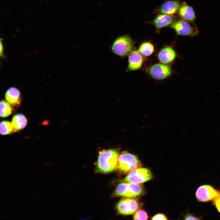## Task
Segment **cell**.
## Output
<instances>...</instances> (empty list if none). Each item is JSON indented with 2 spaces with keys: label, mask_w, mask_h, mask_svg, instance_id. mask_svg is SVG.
<instances>
[{
  "label": "cell",
  "mask_w": 220,
  "mask_h": 220,
  "mask_svg": "<svg viewBox=\"0 0 220 220\" xmlns=\"http://www.w3.org/2000/svg\"><path fill=\"white\" fill-rule=\"evenodd\" d=\"M119 151L117 149H104L99 152L96 167L102 173H108L117 168Z\"/></svg>",
  "instance_id": "obj_1"
},
{
  "label": "cell",
  "mask_w": 220,
  "mask_h": 220,
  "mask_svg": "<svg viewBox=\"0 0 220 220\" xmlns=\"http://www.w3.org/2000/svg\"><path fill=\"white\" fill-rule=\"evenodd\" d=\"M134 42L130 36L123 35L118 37L114 41L111 49L117 55L124 57L129 55L132 51Z\"/></svg>",
  "instance_id": "obj_2"
},
{
  "label": "cell",
  "mask_w": 220,
  "mask_h": 220,
  "mask_svg": "<svg viewBox=\"0 0 220 220\" xmlns=\"http://www.w3.org/2000/svg\"><path fill=\"white\" fill-rule=\"evenodd\" d=\"M141 166V163L135 155L127 151H124L119 155L117 168L122 173H128Z\"/></svg>",
  "instance_id": "obj_3"
},
{
  "label": "cell",
  "mask_w": 220,
  "mask_h": 220,
  "mask_svg": "<svg viewBox=\"0 0 220 220\" xmlns=\"http://www.w3.org/2000/svg\"><path fill=\"white\" fill-rule=\"evenodd\" d=\"M190 23L181 19L175 20L170 27L175 30L178 35L193 37L198 34L199 31L196 27Z\"/></svg>",
  "instance_id": "obj_4"
},
{
  "label": "cell",
  "mask_w": 220,
  "mask_h": 220,
  "mask_svg": "<svg viewBox=\"0 0 220 220\" xmlns=\"http://www.w3.org/2000/svg\"><path fill=\"white\" fill-rule=\"evenodd\" d=\"M152 177V173L149 169L141 167L129 172L124 181L128 182L140 184L150 180Z\"/></svg>",
  "instance_id": "obj_5"
},
{
  "label": "cell",
  "mask_w": 220,
  "mask_h": 220,
  "mask_svg": "<svg viewBox=\"0 0 220 220\" xmlns=\"http://www.w3.org/2000/svg\"><path fill=\"white\" fill-rule=\"evenodd\" d=\"M140 206V204L137 199L125 197L117 203L116 208L120 214L129 215L134 213Z\"/></svg>",
  "instance_id": "obj_6"
},
{
  "label": "cell",
  "mask_w": 220,
  "mask_h": 220,
  "mask_svg": "<svg viewBox=\"0 0 220 220\" xmlns=\"http://www.w3.org/2000/svg\"><path fill=\"white\" fill-rule=\"evenodd\" d=\"M196 196L200 202L213 201L220 196V190L216 189L210 185H203L197 189Z\"/></svg>",
  "instance_id": "obj_7"
},
{
  "label": "cell",
  "mask_w": 220,
  "mask_h": 220,
  "mask_svg": "<svg viewBox=\"0 0 220 220\" xmlns=\"http://www.w3.org/2000/svg\"><path fill=\"white\" fill-rule=\"evenodd\" d=\"M148 72L152 78L158 80H162L171 75L172 70L168 65L156 64L150 67L148 70Z\"/></svg>",
  "instance_id": "obj_8"
},
{
  "label": "cell",
  "mask_w": 220,
  "mask_h": 220,
  "mask_svg": "<svg viewBox=\"0 0 220 220\" xmlns=\"http://www.w3.org/2000/svg\"><path fill=\"white\" fill-rule=\"evenodd\" d=\"M181 5L178 0H168L163 3L158 11L161 14L173 15L178 12Z\"/></svg>",
  "instance_id": "obj_9"
},
{
  "label": "cell",
  "mask_w": 220,
  "mask_h": 220,
  "mask_svg": "<svg viewBox=\"0 0 220 220\" xmlns=\"http://www.w3.org/2000/svg\"><path fill=\"white\" fill-rule=\"evenodd\" d=\"M143 59L140 52L136 50L132 51L128 57L127 71H134L141 67Z\"/></svg>",
  "instance_id": "obj_10"
},
{
  "label": "cell",
  "mask_w": 220,
  "mask_h": 220,
  "mask_svg": "<svg viewBox=\"0 0 220 220\" xmlns=\"http://www.w3.org/2000/svg\"><path fill=\"white\" fill-rule=\"evenodd\" d=\"M175 20L173 16L161 14L157 15L153 20L152 23L157 30L171 25Z\"/></svg>",
  "instance_id": "obj_11"
},
{
  "label": "cell",
  "mask_w": 220,
  "mask_h": 220,
  "mask_svg": "<svg viewBox=\"0 0 220 220\" xmlns=\"http://www.w3.org/2000/svg\"><path fill=\"white\" fill-rule=\"evenodd\" d=\"M178 12L181 19L190 23L194 22L196 18L195 12L193 7L185 2H183L181 4Z\"/></svg>",
  "instance_id": "obj_12"
},
{
  "label": "cell",
  "mask_w": 220,
  "mask_h": 220,
  "mask_svg": "<svg viewBox=\"0 0 220 220\" xmlns=\"http://www.w3.org/2000/svg\"><path fill=\"white\" fill-rule=\"evenodd\" d=\"M176 55L174 50L171 47H165L160 50L158 54L159 61L163 64H167L173 61Z\"/></svg>",
  "instance_id": "obj_13"
},
{
  "label": "cell",
  "mask_w": 220,
  "mask_h": 220,
  "mask_svg": "<svg viewBox=\"0 0 220 220\" xmlns=\"http://www.w3.org/2000/svg\"><path fill=\"white\" fill-rule=\"evenodd\" d=\"M5 97L6 101L12 106H18L21 103L20 93L16 87H12L8 89L6 93Z\"/></svg>",
  "instance_id": "obj_14"
},
{
  "label": "cell",
  "mask_w": 220,
  "mask_h": 220,
  "mask_svg": "<svg viewBox=\"0 0 220 220\" xmlns=\"http://www.w3.org/2000/svg\"><path fill=\"white\" fill-rule=\"evenodd\" d=\"M144 192L142 184L128 182L127 191L124 197L135 198L142 195Z\"/></svg>",
  "instance_id": "obj_15"
},
{
  "label": "cell",
  "mask_w": 220,
  "mask_h": 220,
  "mask_svg": "<svg viewBox=\"0 0 220 220\" xmlns=\"http://www.w3.org/2000/svg\"><path fill=\"white\" fill-rule=\"evenodd\" d=\"M27 119L23 114L18 113L13 117L12 123L15 132L24 128L27 124Z\"/></svg>",
  "instance_id": "obj_16"
},
{
  "label": "cell",
  "mask_w": 220,
  "mask_h": 220,
  "mask_svg": "<svg viewBox=\"0 0 220 220\" xmlns=\"http://www.w3.org/2000/svg\"><path fill=\"white\" fill-rule=\"evenodd\" d=\"M153 45L149 42H145L142 43L139 46L138 51L142 55L148 56L154 51Z\"/></svg>",
  "instance_id": "obj_17"
},
{
  "label": "cell",
  "mask_w": 220,
  "mask_h": 220,
  "mask_svg": "<svg viewBox=\"0 0 220 220\" xmlns=\"http://www.w3.org/2000/svg\"><path fill=\"white\" fill-rule=\"evenodd\" d=\"M0 116L2 118H5L10 115L13 110L11 105L4 100L1 101L0 102Z\"/></svg>",
  "instance_id": "obj_18"
},
{
  "label": "cell",
  "mask_w": 220,
  "mask_h": 220,
  "mask_svg": "<svg viewBox=\"0 0 220 220\" xmlns=\"http://www.w3.org/2000/svg\"><path fill=\"white\" fill-rule=\"evenodd\" d=\"M13 132H15V131L12 123L6 120L2 121L1 122L0 133L1 135H8Z\"/></svg>",
  "instance_id": "obj_19"
},
{
  "label": "cell",
  "mask_w": 220,
  "mask_h": 220,
  "mask_svg": "<svg viewBox=\"0 0 220 220\" xmlns=\"http://www.w3.org/2000/svg\"><path fill=\"white\" fill-rule=\"evenodd\" d=\"M128 182L123 181L120 183L116 187L113 193L114 196L125 197L127 191Z\"/></svg>",
  "instance_id": "obj_20"
},
{
  "label": "cell",
  "mask_w": 220,
  "mask_h": 220,
  "mask_svg": "<svg viewBox=\"0 0 220 220\" xmlns=\"http://www.w3.org/2000/svg\"><path fill=\"white\" fill-rule=\"evenodd\" d=\"M148 216L145 211L139 209L134 213L133 219L134 220H147Z\"/></svg>",
  "instance_id": "obj_21"
},
{
  "label": "cell",
  "mask_w": 220,
  "mask_h": 220,
  "mask_svg": "<svg viewBox=\"0 0 220 220\" xmlns=\"http://www.w3.org/2000/svg\"><path fill=\"white\" fill-rule=\"evenodd\" d=\"M152 220H167L166 216L162 214H158L153 216L151 218Z\"/></svg>",
  "instance_id": "obj_22"
},
{
  "label": "cell",
  "mask_w": 220,
  "mask_h": 220,
  "mask_svg": "<svg viewBox=\"0 0 220 220\" xmlns=\"http://www.w3.org/2000/svg\"><path fill=\"white\" fill-rule=\"evenodd\" d=\"M213 204L215 205L218 212L220 213V196L213 201Z\"/></svg>",
  "instance_id": "obj_23"
},
{
  "label": "cell",
  "mask_w": 220,
  "mask_h": 220,
  "mask_svg": "<svg viewBox=\"0 0 220 220\" xmlns=\"http://www.w3.org/2000/svg\"><path fill=\"white\" fill-rule=\"evenodd\" d=\"M185 220H200L201 218L200 217H196L190 214H188L185 215L184 217Z\"/></svg>",
  "instance_id": "obj_24"
},
{
  "label": "cell",
  "mask_w": 220,
  "mask_h": 220,
  "mask_svg": "<svg viewBox=\"0 0 220 220\" xmlns=\"http://www.w3.org/2000/svg\"><path fill=\"white\" fill-rule=\"evenodd\" d=\"M1 39L0 40V55L1 57L3 58L4 57L3 53V47Z\"/></svg>",
  "instance_id": "obj_25"
},
{
  "label": "cell",
  "mask_w": 220,
  "mask_h": 220,
  "mask_svg": "<svg viewBox=\"0 0 220 220\" xmlns=\"http://www.w3.org/2000/svg\"><path fill=\"white\" fill-rule=\"evenodd\" d=\"M52 164V163H49L47 165V166L49 167L51 166Z\"/></svg>",
  "instance_id": "obj_26"
},
{
  "label": "cell",
  "mask_w": 220,
  "mask_h": 220,
  "mask_svg": "<svg viewBox=\"0 0 220 220\" xmlns=\"http://www.w3.org/2000/svg\"><path fill=\"white\" fill-rule=\"evenodd\" d=\"M40 197V196H37V197H36L35 199L37 200L38 199H39Z\"/></svg>",
  "instance_id": "obj_27"
},
{
  "label": "cell",
  "mask_w": 220,
  "mask_h": 220,
  "mask_svg": "<svg viewBox=\"0 0 220 220\" xmlns=\"http://www.w3.org/2000/svg\"><path fill=\"white\" fill-rule=\"evenodd\" d=\"M52 186L53 187H54L56 186V185L55 184H53L52 185Z\"/></svg>",
  "instance_id": "obj_28"
},
{
  "label": "cell",
  "mask_w": 220,
  "mask_h": 220,
  "mask_svg": "<svg viewBox=\"0 0 220 220\" xmlns=\"http://www.w3.org/2000/svg\"><path fill=\"white\" fill-rule=\"evenodd\" d=\"M49 163V162H48V163H45V165H47Z\"/></svg>",
  "instance_id": "obj_29"
},
{
  "label": "cell",
  "mask_w": 220,
  "mask_h": 220,
  "mask_svg": "<svg viewBox=\"0 0 220 220\" xmlns=\"http://www.w3.org/2000/svg\"><path fill=\"white\" fill-rule=\"evenodd\" d=\"M42 213V211H39V212H38V214H40L41 213Z\"/></svg>",
  "instance_id": "obj_30"
},
{
  "label": "cell",
  "mask_w": 220,
  "mask_h": 220,
  "mask_svg": "<svg viewBox=\"0 0 220 220\" xmlns=\"http://www.w3.org/2000/svg\"><path fill=\"white\" fill-rule=\"evenodd\" d=\"M58 171V170L56 171L55 172V173H56V172H57V171Z\"/></svg>",
  "instance_id": "obj_31"
},
{
  "label": "cell",
  "mask_w": 220,
  "mask_h": 220,
  "mask_svg": "<svg viewBox=\"0 0 220 220\" xmlns=\"http://www.w3.org/2000/svg\"><path fill=\"white\" fill-rule=\"evenodd\" d=\"M8 217H9V216H6V217L5 218H7Z\"/></svg>",
  "instance_id": "obj_32"
},
{
  "label": "cell",
  "mask_w": 220,
  "mask_h": 220,
  "mask_svg": "<svg viewBox=\"0 0 220 220\" xmlns=\"http://www.w3.org/2000/svg\"><path fill=\"white\" fill-rule=\"evenodd\" d=\"M22 171H20L19 172V173H20V172H21Z\"/></svg>",
  "instance_id": "obj_33"
},
{
  "label": "cell",
  "mask_w": 220,
  "mask_h": 220,
  "mask_svg": "<svg viewBox=\"0 0 220 220\" xmlns=\"http://www.w3.org/2000/svg\"><path fill=\"white\" fill-rule=\"evenodd\" d=\"M15 193H13L12 194H14Z\"/></svg>",
  "instance_id": "obj_34"
}]
</instances>
